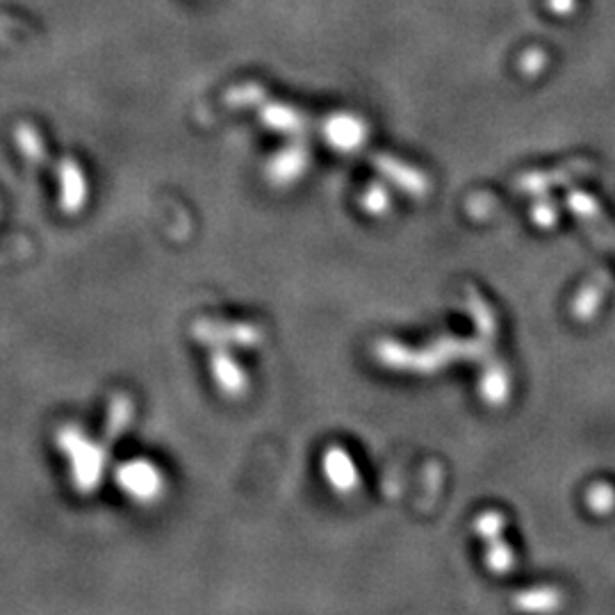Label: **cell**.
I'll use <instances>...</instances> for the list:
<instances>
[{
    "mask_svg": "<svg viewBox=\"0 0 615 615\" xmlns=\"http://www.w3.org/2000/svg\"><path fill=\"white\" fill-rule=\"evenodd\" d=\"M335 133L331 135L333 137V144H340V146H356L360 144V126L354 121H338L335 123Z\"/></svg>",
    "mask_w": 615,
    "mask_h": 615,
    "instance_id": "7a4b0ae2",
    "label": "cell"
},
{
    "mask_svg": "<svg viewBox=\"0 0 615 615\" xmlns=\"http://www.w3.org/2000/svg\"><path fill=\"white\" fill-rule=\"evenodd\" d=\"M121 479H123V486H126V490H130L137 497H153L160 488L158 472L144 463L128 465L126 470H123Z\"/></svg>",
    "mask_w": 615,
    "mask_h": 615,
    "instance_id": "6da1fadb",
    "label": "cell"
},
{
    "mask_svg": "<svg viewBox=\"0 0 615 615\" xmlns=\"http://www.w3.org/2000/svg\"><path fill=\"white\" fill-rule=\"evenodd\" d=\"M549 5H552V10H556L559 14H565L577 5V0H549Z\"/></svg>",
    "mask_w": 615,
    "mask_h": 615,
    "instance_id": "3957f363",
    "label": "cell"
}]
</instances>
